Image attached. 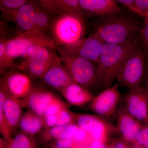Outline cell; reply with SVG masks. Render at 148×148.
<instances>
[{
    "label": "cell",
    "mask_w": 148,
    "mask_h": 148,
    "mask_svg": "<svg viewBox=\"0 0 148 148\" xmlns=\"http://www.w3.org/2000/svg\"><path fill=\"white\" fill-rule=\"evenodd\" d=\"M142 42V33L126 42L104 43L98 63L100 87L112 86L122 64L127 55Z\"/></svg>",
    "instance_id": "6da1fadb"
},
{
    "label": "cell",
    "mask_w": 148,
    "mask_h": 148,
    "mask_svg": "<svg viewBox=\"0 0 148 148\" xmlns=\"http://www.w3.org/2000/svg\"><path fill=\"white\" fill-rule=\"evenodd\" d=\"M101 18L94 33L104 43L126 42L140 34L144 27L134 17L119 14Z\"/></svg>",
    "instance_id": "7a4b0ae2"
},
{
    "label": "cell",
    "mask_w": 148,
    "mask_h": 148,
    "mask_svg": "<svg viewBox=\"0 0 148 148\" xmlns=\"http://www.w3.org/2000/svg\"><path fill=\"white\" fill-rule=\"evenodd\" d=\"M56 51L74 82L90 91L100 87L98 64L66 52L60 47Z\"/></svg>",
    "instance_id": "3957f363"
},
{
    "label": "cell",
    "mask_w": 148,
    "mask_h": 148,
    "mask_svg": "<svg viewBox=\"0 0 148 148\" xmlns=\"http://www.w3.org/2000/svg\"><path fill=\"white\" fill-rule=\"evenodd\" d=\"M85 32L84 18L66 14L53 17L49 34L58 48L76 42L84 38Z\"/></svg>",
    "instance_id": "277c9868"
},
{
    "label": "cell",
    "mask_w": 148,
    "mask_h": 148,
    "mask_svg": "<svg viewBox=\"0 0 148 148\" xmlns=\"http://www.w3.org/2000/svg\"><path fill=\"white\" fill-rule=\"evenodd\" d=\"M146 58L140 42L130 52L122 64L116 78L118 84L129 89L141 86L147 72Z\"/></svg>",
    "instance_id": "5b68a950"
},
{
    "label": "cell",
    "mask_w": 148,
    "mask_h": 148,
    "mask_svg": "<svg viewBox=\"0 0 148 148\" xmlns=\"http://www.w3.org/2000/svg\"><path fill=\"white\" fill-rule=\"evenodd\" d=\"M22 108L20 100L9 96L5 88L0 83V132L7 143L18 128Z\"/></svg>",
    "instance_id": "8992f818"
},
{
    "label": "cell",
    "mask_w": 148,
    "mask_h": 148,
    "mask_svg": "<svg viewBox=\"0 0 148 148\" xmlns=\"http://www.w3.org/2000/svg\"><path fill=\"white\" fill-rule=\"evenodd\" d=\"M35 45L57 49L52 37L49 34L34 31H27L9 40L6 45V53L12 60L26 56L30 48Z\"/></svg>",
    "instance_id": "52a82bcc"
},
{
    "label": "cell",
    "mask_w": 148,
    "mask_h": 148,
    "mask_svg": "<svg viewBox=\"0 0 148 148\" xmlns=\"http://www.w3.org/2000/svg\"><path fill=\"white\" fill-rule=\"evenodd\" d=\"M75 123L91 136L94 140L106 143L111 135L117 132L116 127L97 115L71 112Z\"/></svg>",
    "instance_id": "ba28073f"
},
{
    "label": "cell",
    "mask_w": 148,
    "mask_h": 148,
    "mask_svg": "<svg viewBox=\"0 0 148 148\" xmlns=\"http://www.w3.org/2000/svg\"><path fill=\"white\" fill-rule=\"evenodd\" d=\"M124 107L144 126L148 125V93L141 86L129 89L123 98Z\"/></svg>",
    "instance_id": "9c48e42d"
},
{
    "label": "cell",
    "mask_w": 148,
    "mask_h": 148,
    "mask_svg": "<svg viewBox=\"0 0 148 148\" xmlns=\"http://www.w3.org/2000/svg\"><path fill=\"white\" fill-rule=\"evenodd\" d=\"M0 83L5 88L9 96L21 100L26 98L34 88L32 79L18 70H8L2 75Z\"/></svg>",
    "instance_id": "30bf717a"
},
{
    "label": "cell",
    "mask_w": 148,
    "mask_h": 148,
    "mask_svg": "<svg viewBox=\"0 0 148 148\" xmlns=\"http://www.w3.org/2000/svg\"><path fill=\"white\" fill-rule=\"evenodd\" d=\"M104 42L94 33L70 45L60 47L66 52L98 63Z\"/></svg>",
    "instance_id": "8fae6325"
},
{
    "label": "cell",
    "mask_w": 148,
    "mask_h": 148,
    "mask_svg": "<svg viewBox=\"0 0 148 148\" xmlns=\"http://www.w3.org/2000/svg\"><path fill=\"white\" fill-rule=\"evenodd\" d=\"M119 86L118 84L112 86L94 97L90 103L92 112L99 116L107 118L115 113L120 99Z\"/></svg>",
    "instance_id": "7c38bea8"
},
{
    "label": "cell",
    "mask_w": 148,
    "mask_h": 148,
    "mask_svg": "<svg viewBox=\"0 0 148 148\" xmlns=\"http://www.w3.org/2000/svg\"><path fill=\"white\" fill-rule=\"evenodd\" d=\"M56 97L46 89L34 87L30 94L20 101L23 108L29 109L43 118L47 109Z\"/></svg>",
    "instance_id": "4fadbf2b"
},
{
    "label": "cell",
    "mask_w": 148,
    "mask_h": 148,
    "mask_svg": "<svg viewBox=\"0 0 148 148\" xmlns=\"http://www.w3.org/2000/svg\"><path fill=\"white\" fill-rule=\"evenodd\" d=\"M117 121V132L125 141L133 144L144 125L131 115L124 107L118 110Z\"/></svg>",
    "instance_id": "5bb4252c"
},
{
    "label": "cell",
    "mask_w": 148,
    "mask_h": 148,
    "mask_svg": "<svg viewBox=\"0 0 148 148\" xmlns=\"http://www.w3.org/2000/svg\"><path fill=\"white\" fill-rule=\"evenodd\" d=\"M79 2L84 17L88 16L103 17L120 13L116 1L79 0Z\"/></svg>",
    "instance_id": "9a60e30c"
},
{
    "label": "cell",
    "mask_w": 148,
    "mask_h": 148,
    "mask_svg": "<svg viewBox=\"0 0 148 148\" xmlns=\"http://www.w3.org/2000/svg\"><path fill=\"white\" fill-rule=\"evenodd\" d=\"M40 80L43 83L60 91L75 83L70 72L61 61L51 66Z\"/></svg>",
    "instance_id": "2e32d148"
},
{
    "label": "cell",
    "mask_w": 148,
    "mask_h": 148,
    "mask_svg": "<svg viewBox=\"0 0 148 148\" xmlns=\"http://www.w3.org/2000/svg\"><path fill=\"white\" fill-rule=\"evenodd\" d=\"M40 4L53 17L66 14H76L84 18L79 0H41Z\"/></svg>",
    "instance_id": "e0dca14e"
},
{
    "label": "cell",
    "mask_w": 148,
    "mask_h": 148,
    "mask_svg": "<svg viewBox=\"0 0 148 148\" xmlns=\"http://www.w3.org/2000/svg\"><path fill=\"white\" fill-rule=\"evenodd\" d=\"M60 92L70 105L77 107L90 103L94 98L91 91L75 83L69 85Z\"/></svg>",
    "instance_id": "ac0fdd59"
},
{
    "label": "cell",
    "mask_w": 148,
    "mask_h": 148,
    "mask_svg": "<svg viewBox=\"0 0 148 148\" xmlns=\"http://www.w3.org/2000/svg\"><path fill=\"white\" fill-rule=\"evenodd\" d=\"M37 2L29 1L21 6L11 21L14 23L22 32L33 29Z\"/></svg>",
    "instance_id": "d6986e66"
},
{
    "label": "cell",
    "mask_w": 148,
    "mask_h": 148,
    "mask_svg": "<svg viewBox=\"0 0 148 148\" xmlns=\"http://www.w3.org/2000/svg\"><path fill=\"white\" fill-rule=\"evenodd\" d=\"M78 128L76 123H72L43 130L39 133L40 139L43 143L48 144L55 140L73 138Z\"/></svg>",
    "instance_id": "ffe728a7"
},
{
    "label": "cell",
    "mask_w": 148,
    "mask_h": 148,
    "mask_svg": "<svg viewBox=\"0 0 148 148\" xmlns=\"http://www.w3.org/2000/svg\"><path fill=\"white\" fill-rule=\"evenodd\" d=\"M21 132L30 136L39 134L44 128L42 118L29 110L22 114L18 125Z\"/></svg>",
    "instance_id": "44dd1931"
},
{
    "label": "cell",
    "mask_w": 148,
    "mask_h": 148,
    "mask_svg": "<svg viewBox=\"0 0 148 148\" xmlns=\"http://www.w3.org/2000/svg\"><path fill=\"white\" fill-rule=\"evenodd\" d=\"M23 58L26 61L40 63L61 60L56 49L38 45L30 48Z\"/></svg>",
    "instance_id": "7402d4cb"
},
{
    "label": "cell",
    "mask_w": 148,
    "mask_h": 148,
    "mask_svg": "<svg viewBox=\"0 0 148 148\" xmlns=\"http://www.w3.org/2000/svg\"><path fill=\"white\" fill-rule=\"evenodd\" d=\"M53 17L37 2L32 30L49 34Z\"/></svg>",
    "instance_id": "603a6c76"
},
{
    "label": "cell",
    "mask_w": 148,
    "mask_h": 148,
    "mask_svg": "<svg viewBox=\"0 0 148 148\" xmlns=\"http://www.w3.org/2000/svg\"><path fill=\"white\" fill-rule=\"evenodd\" d=\"M29 1L27 0H1V19L11 22L18 9Z\"/></svg>",
    "instance_id": "cb8c5ba5"
},
{
    "label": "cell",
    "mask_w": 148,
    "mask_h": 148,
    "mask_svg": "<svg viewBox=\"0 0 148 148\" xmlns=\"http://www.w3.org/2000/svg\"><path fill=\"white\" fill-rule=\"evenodd\" d=\"M9 148H38L34 136L20 132L12 137L8 142Z\"/></svg>",
    "instance_id": "d4e9b609"
},
{
    "label": "cell",
    "mask_w": 148,
    "mask_h": 148,
    "mask_svg": "<svg viewBox=\"0 0 148 148\" xmlns=\"http://www.w3.org/2000/svg\"><path fill=\"white\" fill-rule=\"evenodd\" d=\"M10 39L1 37L0 38V74L3 75L9 68L15 64L13 60L9 57L6 53L7 43Z\"/></svg>",
    "instance_id": "484cf974"
},
{
    "label": "cell",
    "mask_w": 148,
    "mask_h": 148,
    "mask_svg": "<svg viewBox=\"0 0 148 148\" xmlns=\"http://www.w3.org/2000/svg\"><path fill=\"white\" fill-rule=\"evenodd\" d=\"M68 107V106L61 99L56 97L47 109L43 118L48 116L57 115L62 110Z\"/></svg>",
    "instance_id": "4316f807"
},
{
    "label": "cell",
    "mask_w": 148,
    "mask_h": 148,
    "mask_svg": "<svg viewBox=\"0 0 148 148\" xmlns=\"http://www.w3.org/2000/svg\"><path fill=\"white\" fill-rule=\"evenodd\" d=\"M71 111L69 108L64 109L57 115L56 126L65 125L69 123H75L74 122L71 114Z\"/></svg>",
    "instance_id": "83f0119b"
},
{
    "label": "cell",
    "mask_w": 148,
    "mask_h": 148,
    "mask_svg": "<svg viewBox=\"0 0 148 148\" xmlns=\"http://www.w3.org/2000/svg\"><path fill=\"white\" fill-rule=\"evenodd\" d=\"M133 144L143 148H148V125L144 126L141 130Z\"/></svg>",
    "instance_id": "f1b7e54d"
},
{
    "label": "cell",
    "mask_w": 148,
    "mask_h": 148,
    "mask_svg": "<svg viewBox=\"0 0 148 148\" xmlns=\"http://www.w3.org/2000/svg\"><path fill=\"white\" fill-rule=\"evenodd\" d=\"M140 12V16L146 19L148 18V0H135Z\"/></svg>",
    "instance_id": "f546056e"
},
{
    "label": "cell",
    "mask_w": 148,
    "mask_h": 148,
    "mask_svg": "<svg viewBox=\"0 0 148 148\" xmlns=\"http://www.w3.org/2000/svg\"><path fill=\"white\" fill-rule=\"evenodd\" d=\"M145 20V24L144 25L142 32L141 42L147 58H148V18Z\"/></svg>",
    "instance_id": "4dcf8cb0"
},
{
    "label": "cell",
    "mask_w": 148,
    "mask_h": 148,
    "mask_svg": "<svg viewBox=\"0 0 148 148\" xmlns=\"http://www.w3.org/2000/svg\"><path fill=\"white\" fill-rule=\"evenodd\" d=\"M42 119L44 123V128L45 129H49L51 127L56 126L57 115L48 116Z\"/></svg>",
    "instance_id": "1f68e13d"
},
{
    "label": "cell",
    "mask_w": 148,
    "mask_h": 148,
    "mask_svg": "<svg viewBox=\"0 0 148 148\" xmlns=\"http://www.w3.org/2000/svg\"><path fill=\"white\" fill-rule=\"evenodd\" d=\"M116 1L125 6L133 13L140 15V12L136 5L135 0H117Z\"/></svg>",
    "instance_id": "d6a6232c"
},
{
    "label": "cell",
    "mask_w": 148,
    "mask_h": 148,
    "mask_svg": "<svg viewBox=\"0 0 148 148\" xmlns=\"http://www.w3.org/2000/svg\"><path fill=\"white\" fill-rule=\"evenodd\" d=\"M127 142L121 138L116 139L112 143L111 148H129Z\"/></svg>",
    "instance_id": "836d02e7"
},
{
    "label": "cell",
    "mask_w": 148,
    "mask_h": 148,
    "mask_svg": "<svg viewBox=\"0 0 148 148\" xmlns=\"http://www.w3.org/2000/svg\"><path fill=\"white\" fill-rule=\"evenodd\" d=\"M90 148H111L108 147L106 143L100 141L94 140L90 144Z\"/></svg>",
    "instance_id": "e575fe53"
},
{
    "label": "cell",
    "mask_w": 148,
    "mask_h": 148,
    "mask_svg": "<svg viewBox=\"0 0 148 148\" xmlns=\"http://www.w3.org/2000/svg\"><path fill=\"white\" fill-rule=\"evenodd\" d=\"M0 148H9L8 143L2 137L0 138Z\"/></svg>",
    "instance_id": "d590c367"
},
{
    "label": "cell",
    "mask_w": 148,
    "mask_h": 148,
    "mask_svg": "<svg viewBox=\"0 0 148 148\" xmlns=\"http://www.w3.org/2000/svg\"><path fill=\"white\" fill-rule=\"evenodd\" d=\"M146 86H147V87H146V89H147V91L148 93V66L147 67V72H146Z\"/></svg>",
    "instance_id": "8d00e7d4"
},
{
    "label": "cell",
    "mask_w": 148,
    "mask_h": 148,
    "mask_svg": "<svg viewBox=\"0 0 148 148\" xmlns=\"http://www.w3.org/2000/svg\"><path fill=\"white\" fill-rule=\"evenodd\" d=\"M133 145L132 146L129 147V148H143L140 146L137 145H135L134 144H132Z\"/></svg>",
    "instance_id": "74e56055"
}]
</instances>
